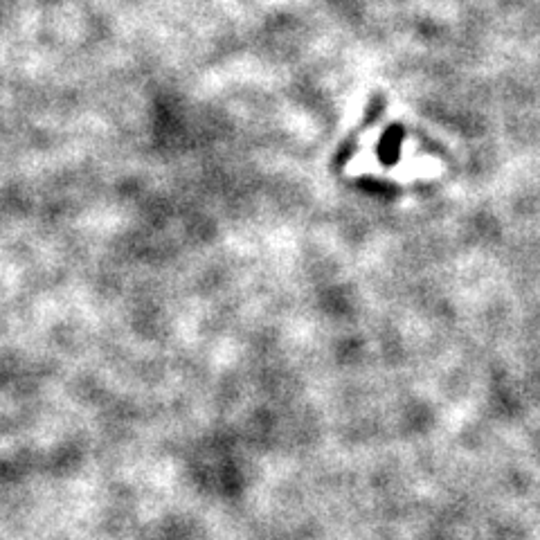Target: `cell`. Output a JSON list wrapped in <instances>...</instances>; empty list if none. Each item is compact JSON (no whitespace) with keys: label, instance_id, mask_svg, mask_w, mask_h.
<instances>
[{"label":"cell","instance_id":"1","mask_svg":"<svg viewBox=\"0 0 540 540\" xmlns=\"http://www.w3.org/2000/svg\"><path fill=\"white\" fill-rule=\"evenodd\" d=\"M401 140H403V133L399 129H390L383 135L381 144H378V156L383 158L385 165H394V162L399 160Z\"/></svg>","mask_w":540,"mask_h":540}]
</instances>
